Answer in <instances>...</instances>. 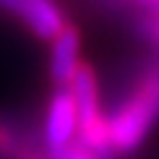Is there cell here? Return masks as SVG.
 I'll return each instance as SVG.
<instances>
[{"instance_id":"obj_1","label":"cell","mask_w":159,"mask_h":159,"mask_svg":"<svg viewBox=\"0 0 159 159\" xmlns=\"http://www.w3.org/2000/svg\"><path fill=\"white\" fill-rule=\"evenodd\" d=\"M116 154L138 149L159 123V53L133 68L123 89L106 111Z\"/></svg>"},{"instance_id":"obj_2","label":"cell","mask_w":159,"mask_h":159,"mask_svg":"<svg viewBox=\"0 0 159 159\" xmlns=\"http://www.w3.org/2000/svg\"><path fill=\"white\" fill-rule=\"evenodd\" d=\"M0 159H56L43 128L29 116L0 111Z\"/></svg>"},{"instance_id":"obj_3","label":"cell","mask_w":159,"mask_h":159,"mask_svg":"<svg viewBox=\"0 0 159 159\" xmlns=\"http://www.w3.org/2000/svg\"><path fill=\"white\" fill-rule=\"evenodd\" d=\"M41 128L56 159H60L77 142V104H75V94L70 84L56 87V92L48 97Z\"/></svg>"},{"instance_id":"obj_4","label":"cell","mask_w":159,"mask_h":159,"mask_svg":"<svg viewBox=\"0 0 159 159\" xmlns=\"http://www.w3.org/2000/svg\"><path fill=\"white\" fill-rule=\"evenodd\" d=\"M97 7L109 12L120 22L128 24V29L149 43L159 53V0H92Z\"/></svg>"},{"instance_id":"obj_5","label":"cell","mask_w":159,"mask_h":159,"mask_svg":"<svg viewBox=\"0 0 159 159\" xmlns=\"http://www.w3.org/2000/svg\"><path fill=\"white\" fill-rule=\"evenodd\" d=\"M0 7L22 20L41 41H56V36L68 27L65 12L56 0H0Z\"/></svg>"},{"instance_id":"obj_6","label":"cell","mask_w":159,"mask_h":159,"mask_svg":"<svg viewBox=\"0 0 159 159\" xmlns=\"http://www.w3.org/2000/svg\"><path fill=\"white\" fill-rule=\"evenodd\" d=\"M80 34L75 27H65L60 31L56 41H53V48H51V80L58 84V87H65L72 82L75 72L80 70Z\"/></svg>"},{"instance_id":"obj_7","label":"cell","mask_w":159,"mask_h":159,"mask_svg":"<svg viewBox=\"0 0 159 159\" xmlns=\"http://www.w3.org/2000/svg\"><path fill=\"white\" fill-rule=\"evenodd\" d=\"M60 159H97V157H94V154H92V152L84 147V145L75 142V145H72V147H70V149H68V152H65V154H63Z\"/></svg>"}]
</instances>
